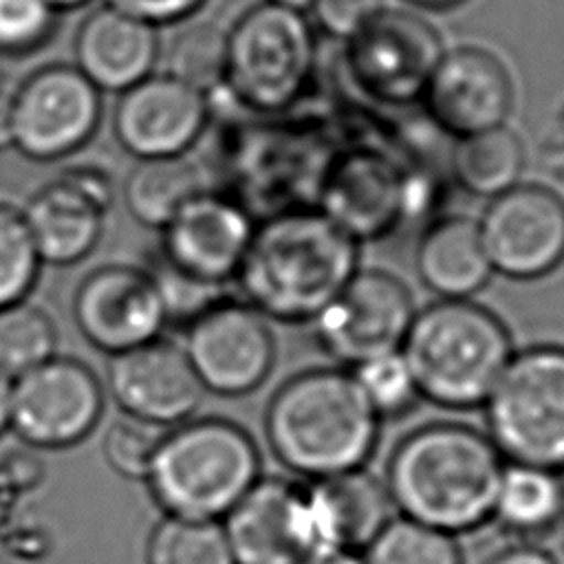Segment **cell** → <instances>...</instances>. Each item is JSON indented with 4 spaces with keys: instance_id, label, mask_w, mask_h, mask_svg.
<instances>
[{
    "instance_id": "6da1fadb",
    "label": "cell",
    "mask_w": 564,
    "mask_h": 564,
    "mask_svg": "<svg viewBox=\"0 0 564 564\" xmlns=\"http://www.w3.org/2000/svg\"><path fill=\"white\" fill-rule=\"evenodd\" d=\"M357 240L315 207L269 214L238 267L245 302L267 319L313 322L357 271Z\"/></svg>"
},
{
    "instance_id": "7a4b0ae2",
    "label": "cell",
    "mask_w": 564,
    "mask_h": 564,
    "mask_svg": "<svg viewBox=\"0 0 564 564\" xmlns=\"http://www.w3.org/2000/svg\"><path fill=\"white\" fill-rule=\"evenodd\" d=\"M505 465L480 430L427 423L399 441L383 485L403 518L456 538L491 520Z\"/></svg>"
},
{
    "instance_id": "3957f363",
    "label": "cell",
    "mask_w": 564,
    "mask_h": 564,
    "mask_svg": "<svg viewBox=\"0 0 564 564\" xmlns=\"http://www.w3.org/2000/svg\"><path fill=\"white\" fill-rule=\"evenodd\" d=\"M379 423L352 372L313 368L275 390L264 436L289 471L319 480L364 467L377 447Z\"/></svg>"
},
{
    "instance_id": "277c9868",
    "label": "cell",
    "mask_w": 564,
    "mask_h": 564,
    "mask_svg": "<svg viewBox=\"0 0 564 564\" xmlns=\"http://www.w3.org/2000/svg\"><path fill=\"white\" fill-rule=\"evenodd\" d=\"M401 357L427 399L447 410L480 408L513 355L507 326L471 300H438L416 311Z\"/></svg>"
},
{
    "instance_id": "5b68a950",
    "label": "cell",
    "mask_w": 564,
    "mask_h": 564,
    "mask_svg": "<svg viewBox=\"0 0 564 564\" xmlns=\"http://www.w3.org/2000/svg\"><path fill=\"white\" fill-rule=\"evenodd\" d=\"M260 467L247 430L198 419L163 434L145 480L167 516L218 522L260 480Z\"/></svg>"
},
{
    "instance_id": "8992f818",
    "label": "cell",
    "mask_w": 564,
    "mask_h": 564,
    "mask_svg": "<svg viewBox=\"0 0 564 564\" xmlns=\"http://www.w3.org/2000/svg\"><path fill=\"white\" fill-rule=\"evenodd\" d=\"M317 57L306 13L262 0L227 31L225 90L249 110H286L308 90Z\"/></svg>"
},
{
    "instance_id": "52a82bcc",
    "label": "cell",
    "mask_w": 564,
    "mask_h": 564,
    "mask_svg": "<svg viewBox=\"0 0 564 564\" xmlns=\"http://www.w3.org/2000/svg\"><path fill=\"white\" fill-rule=\"evenodd\" d=\"M485 408L487 436L507 463L564 471V348L513 352Z\"/></svg>"
},
{
    "instance_id": "ba28073f",
    "label": "cell",
    "mask_w": 564,
    "mask_h": 564,
    "mask_svg": "<svg viewBox=\"0 0 564 564\" xmlns=\"http://www.w3.org/2000/svg\"><path fill=\"white\" fill-rule=\"evenodd\" d=\"M416 315L410 289L390 271L357 269L311 322L319 348L346 366L401 350Z\"/></svg>"
},
{
    "instance_id": "9c48e42d",
    "label": "cell",
    "mask_w": 564,
    "mask_h": 564,
    "mask_svg": "<svg viewBox=\"0 0 564 564\" xmlns=\"http://www.w3.org/2000/svg\"><path fill=\"white\" fill-rule=\"evenodd\" d=\"M101 93L73 64H44L11 88L13 148L35 161L79 150L101 119Z\"/></svg>"
},
{
    "instance_id": "30bf717a",
    "label": "cell",
    "mask_w": 564,
    "mask_h": 564,
    "mask_svg": "<svg viewBox=\"0 0 564 564\" xmlns=\"http://www.w3.org/2000/svg\"><path fill=\"white\" fill-rule=\"evenodd\" d=\"M443 51L432 22L397 7H386L344 44L352 82L368 97L390 106L421 99Z\"/></svg>"
},
{
    "instance_id": "8fae6325",
    "label": "cell",
    "mask_w": 564,
    "mask_h": 564,
    "mask_svg": "<svg viewBox=\"0 0 564 564\" xmlns=\"http://www.w3.org/2000/svg\"><path fill=\"white\" fill-rule=\"evenodd\" d=\"M205 392L245 397L258 390L275 364L269 319L247 302L218 300L187 324L183 346Z\"/></svg>"
},
{
    "instance_id": "7c38bea8",
    "label": "cell",
    "mask_w": 564,
    "mask_h": 564,
    "mask_svg": "<svg viewBox=\"0 0 564 564\" xmlns=\"http://www.w3.org/2000/svg\"><path fill=\"white\" fill-rule=\"evenodd\" d=\"M494 273L538 280L564 262V198L540 183H518L489 200L478 220Z\"/></svg>"
},
{
    "instance_id": "4fadbf2b",
    "label": "cell",
    "mask_w": 564,
    "mask_h": 564,
    "mask_svg": "<svg viewBox=\"0 0 564 564\" xmlns=\"http://www.w3.org/2000/svg\"><path fill=\"white\" fill-rule=\"evenodd\" d=\"M104 394L79 361L51 357L13 377L9 425L35 447L59 449L82 441L99 421Z\"/></svg>"
},
{
    "instance_id": "5bb4252c",
    "label": "cell",
    "mask_w": 564,
    "mask_h": 564,
    "mask_svg": "<svg viewBox=\"0 0 564 564\" xmlns=\"http://www.w3.org/2000/svg\"><path fill=\"white\" fill-rule=\"evenodd\" d=\"M513 99L502 57L480 44H458L443 51L419 101L432 126L460 139L507 123Z\"/></svg>"
},
{
    "instance_id": "9a60e30c",
    "label": "cell",
    "mask_w": 564,
    "mask_h": 564,
    "mask_svg": "<svg viewBox=\"0 0 564 564\" xmlns=\"http://www.w3.org/2000/svg\"><path fill=\"white\" fill-rule=\"evenodd\" d=\"M223 520L234 564H300L319 551L308 485L260 478Z\"/></svg>"
},
{
    "instance_id": "2e32d148",
    "label": "cell",
    "mask_w": 564,
    "mask_h": 564,
    "mask_svg": "<svg viewBox=\"0 0 564 564\" xmlns=\"http://www.w3.org/2000/svg\"><path fill=\"white\" fill-rule=\"evenodd\" d=\"M207 123V95L170 73H152L119 93L112 115L117 141L139 161L187 154Z\"/></svg>"
},
{
    "instance_id": "e0dca14e",
    "label": "cell",
    "mask_w": 564,
    "mask_h": 564,
    "mask_svg": "<svg viewBox=\"0 0 564 564\" xmlns=\"http://www.w3.org/2000/svg\"><path fill=\"white\" fill-rule=\"evenodd\" d=\"M108 390L128 416L159 427L183 423L205 397L183 346L159 337L110 357Z\"/></svg>"
},
{
    "instance_id": "ac0fdd59",
    "label": "cell",
    "mask_w": 564,
    "mask_h": 564,
    "mask_svg": "<svg viewBox=\"0 0 564 564\" xmlns=\"http://www.w3.org/2000/svg\"><path fill=\"white\" fill-rule=\"evenodd\" d=\"M253 218L225 192H200L163 227L161 256L212 284L238 273L253 236Z\"/></svg>"
},
{
    "instance_id": "d6986e66",
    "label": "cell",
    "mask_w": 564,
    "mask_h": 564,
    "mask_svg": "<svg viewBox=\"0 0 564 564\" xmlns=\"http://www.w3.org/2000/svg\"><path fill=\"white\" fill-rule=\"evenodd\" d=\"M75 319L84 337L110 355L156 339L167 322L150 273L132 267L90 273L75 295Z\"/></svg>"
},
{
    "instance_id": "ffe728a7",
    "label": "cell",
    "mask_w": 564,
    "mask_h": 564,
    "mask_svg": "<svg viewBox=\"0 0 564 564\" xmlns=\"http://www.w3.org/2000/svg\"><path fill=\"white\" fill-rule=\"evenodd\" d=\"M161 53V29L101 0L73 37V66L101 95H119L156 73Z\"/></svg>"
},
{
    "instance_id": "44dd1931",
    "label": "cell",
    "mask_w": 564,
    "mask_h": 564,
    "mask_svg": "<svg viewBox=\"0 0 564 564\" xmlns=\"http://www.w3.org/2000/svg\"><path fill=\"white\" fill-rule=\"evenodd\" d=\"M108 203V183L84 170L42 187L22 212L40 260L73 264L88 256L101 236Z\"/></svg>"
},
{
    "instance_id": "7402d4cb",
    "label": "cell",
    "mask_w": 564,
    "mask_h": 564,
    "mask_svg": "<svg viewBox=\"0 0 564 564\" xmlns=\"http://www.w3.org/2000/svg\"><path fill=\"white\" fill-rule=\"evenodd\" d=\"M308 498L319 551H359L390 520L392 502L386 485L364 467L313 480Z\"/></svg>"
},
{
    "instance_id": "603a6c76",
    "label": "cell",
    "mask_w": 564,
    "mask_h": 564,
    "mask_svg": "<svg viewBox=\"0 0 564 564\" xmlns=\"http://www.w3.org/2000/svg\"><path fill=\"white\" fill-rule=\"evenodd\" d=\"M414 264L419 280L441 300H469L494 275L478 220L469 216L436 218L419 240Z\"/></svg>"
},
{
    "instance_id": "cb8c5ba5",
    "label": "cell",
    "mask_w": 564,
    "mask_h": 564,
    "mask_svg": "<svg viewBox=\"0 0 564 564\" xmlns=\"http://www.w3.org/2000/svg\"><path fill=\"white\" fill-rule=\"evenodd\" d=\"M491 520L522 540L555 533L564 520L562 471L507 463Z\"/></svg>"
},
{
    "instance_id": "d4e9b609",
    "label": "cell",
    "mask_w": 564,
    "mask_h": 564,
    "mask_svg": "<svg viewBox=\"0 0 564 564\" xmlns=\"http://www.w3.org/2000/svg\"><path fill=\"white\" fill-rule=\"evenodd\" d=\"M449 165L458 187L491 200L520 183L527 148L520 134L509 123H502L456 139Z\"/></svg>"
},
{
    "instance_id": "484cf974",
    "label": "cell",
    "mask_w": 564,
    "mask_h": 564,
    "mask_svg": "<svg viewBox=\"0 0 564 564\" xmlns=\"http://www.w3.org/2000/svg\"><path fill=\"white\" fill-rule=\"evenodd\" d=\"M205 189V172L187 154L141 159L126 178L123 198L139 223L163 229L185 203Z\"/></svg>"
},
{
    "instance_id": "4316f807",
    "label": "cell",
    "mask_w": 564,
    "mask_h": 564,
    "mask_svg": "<svg viewBox=\"0 0 564 564\" xmlns=\"http://www.w3.org/2000/svg\"><path fill=\"white\" fill-rule=\"evenodd\" d=\"M361 557L364 564H463L454 535L403 516L390 518L364 546Z\"/></svg>"
},
{
    "instance_id": "83f0119b",
    "label": "cell",
    "mask_w": 564,
    "mask_h": 564,
    "mask_svg": "<svg viewBox=\"0 0 564 564\" xmlns=\"http://www.w3.org/2000/svg\"><path fill=\"white\" fill-rule=\"evenodd\" d=\"M148 564H234L223 524L165 516L148 540Z\"/></svg>"
},
{
    "instance_id": "f1b7e54d",
    "label": "cell",
    "mask_w": 564,
    "mask_h": 564,
    "mask_svg": "<svg viewBox=\"0 0 564 564\" xmlns=\"http://www.w3.org/2000/svg\"><path fill=\"white\" fill-rule=\"evenodd\" d=\"M55 326L48 315L22 302L0 308V370L11 379L55 357Z\"/></svg>"
},
{
    "instance_id": "f546056e",
    "label": "cell",
    "mask_w": 564,
    "mask_h": 564,
    "mask_svg": "<svg viewBox=\"0 0 564 564\" xmlns=\"http://www.w3.org/2000/svg\"><path fill=\"white\" fill-rule=\"evenodd\" d=\"M227 70V31L205 22L187 26L174 37L167 55V70L203 95L225 86Z\"/></svg>"
},
{
    "instance_id": "4dcf8cb0",
    "label": "cell",
    "mask_w": 564,
    "mask_h": 564,
    "mask_svg": "<svg viewBox=\"0 0 564 564\" xmlns=\"http://www.w3.org/2000/svg\"><path fill=\"white\" fill-rule=\"evenodd\" d=\"M40 262L22 214L0 205V308L26 297Z\"/></svg>"
},
{
    "instance_id": "1f68e13d",
    "label": "cell",
    "mask_w": 564,
    "mask_h": 564,
    "mask_svg": "<svg viewBox=\"0 0 564 564\" xmlns=\"http://www.w3.org/2000/svg\"><path fill=\"white\" fill-rule=\"evenodd\" d=\"M352 377L379 419L403 416L421 399L401 352L359 364L352 368Z\"/></svg>"
},
{
    "instance_id": "d6a6232c",
    "label": "cell",
    "mask_w": 564,
    "mask_h": 564,
    "mask_svg": "<svg viewBox=\"0 0 564 564\" xmlns=\"http://www.w3.org/2000/svg\"><path fill=\"white\" fill-rule=\"evenodd\" d=\"M59 11L48 0H0V57H26L55 35Z\"/></svg>"
},
{
    "instance_id": "836d02e7",
    "label": "cell",
    "mask_w": 564,
    "mask_h": 564,
    "mask_svg": "<svg viewBox=\"0 0 564 564\" xmlns=\"http://www.w3.org/2000/svg\"><path fill=\"white\" fill-rule=\"evenodd\" d=\"M163 432L159 425L128 416L112 423L104 438V456L108 465L126 478H148Z\"/></svg>"
},
{
    "instance_id": "e575fe53",
    "label": "cell",
    "mask_w": 564,
    "mask_h": 564,
    "mask_svg": "<svg viewBox=\"0 0 564 564\" xmlns=\"http://www.w3.org/2000/svg\"><path fill=\"white\" fill-rule=\"evenodd\" d=\"M148 273L159 291L167 319H185L189 324L205 308L223 300L218 291L223 284H212L200 278H194L174 267L172 262H167L163 256H159V260Z\"/></svg>"
},
{
    "instance_id": "d590c367",
    "label": "cell",
    "mask_w": 564,
    "mask_h": 564,
    "mask_svg": "<svg viewBox=\"0 0 564 564\" xmlns=\"http://www.w3.org/2000/svg\"><path fill=\"white\" fill-rule=\"evenodd\" d=\"M386 7L388 0H313L308 9L328 40L346 44Z\"/></svg>"
},
{
    "instance_id": "8d00e7d4",
    "label": "cell",
    "mask_w": 564,
    "mask_h": 564,
    "mask_svg": "<svg viewBox=\"0 0 564 564\" xmlns=\"http://www.w3.org/2000/svg\"><path fill=\"white\" fill-rule=\"evenodd\" d=\"M156 29L178 24L196 15L207 0H101Z\"/></svg>"
},
{
    "instance_id": "74e56055",
    "label": "cell",
    "mask_w": 564,
    "mask_h": 564,
    "mask_svg": "<svg viewBox=\"0 0 564 564\" xmlns=\"http://www.w3.org/2000/svg\"><path fill=\"white\" fill-rule=\"evenodd\" d=\"M485 564H557V560L535 544H513L494 553Z\"/></svg>"
},
{
    "instance_id": "f35d334b",
    "label": "cell",
    "mask_w": 564,
    "mask_h": 564,
    "mask_svg": "<svg viewBox=\"0 0 564 564\" xmlns=\"http://www.w3.org/2000/svg\"><path fill=\"white\" fill-rule=\"evenodd\" d=\"M300 564H364V557L352 549H328L304 557Z\"/></svg>"
},
{
    "instance_id": "ab89813d",
    "label": "cell",
    "mask_w": 564,
    "mask_h": 564,
    "mask_svg": "<svg viewBox=\"0 0 564 564\" xmlns=\"http://www.w3.org/2000/svg\"><path fill=\"white\" fill-rule=\"evenodd\" d=\"M13 148V126H11V88L0 86V150Z\"/></svg>"
},
{
    "instance_id": "60d3db41",
    "label": "cell",
    "mask_w": 564,
    "mask_h": 564,
    "mask_svg": "<svg viewBox=\"0 0 564 564\" xmlns=\"http://www.w3.org/2000/svg\"><path fill=\"white\" fill-rule=\"evenodd\" d=\"M11 377L0 370V434L9 425V405H11Z\"/></svg>"
},
{
    "instance_id": "b9f144b4",
    "label": "cell",
    "mask_w": 564,
    "mask_h": 564,
    "mask_svg": "<svg viewBox=\"0 0 564 564\" xmlns=\"http://www.w3.org/2000/svg\"><path fill=\"white\" fill-rule=\"evenodd\" d=\"M414 9H427V11H447L454 7H460L467 0H405Z\"/></svg>"
},
{
    "instance_id": "7bdbcfd3",
    "label": "cell",
    "mask_w": 564,
    "mask_h": 564,
    "mask_svg": "<svg viewBox=\"0 0 564 564\" xmlns=\"http://www.w3.org/2000/svg\"><path fill=\"white\" fill-rule=\"evenodd\" d=\"M59 13H64V11H75V9H82V7H88L90 2H95V0H48Z\"/></svg>"
},
{
    "instance_id": "ee69618b",
    "label": "cell",
    "mask_w": 564,
    "mask_h": 564,
    "mask_svg": "<svg viewBox=\"0 0 564 564\" xmlns=\"http://www.w3.org/2000/svg\"><path fill=\"white\" fill-rule=\"evenodd\" d=\"M267 2H273V4H280V7H289V9H295V11H306L313 0H267Z\"/></svg>"
},
{
    "instance_id": "f6af8a7d",
    "label": "cell",
    "mask_w": 564,
    "mask_h": 564,
    "mask_svg": "<svg viewBox=\"0 0 564 564\" xmlns=\"http://www.w3.org/2000/svg\"><path fill=\"white\" fill-rule=\"evenodd\" d=\"M560 546H562V551H564V520H562V524H560Z\"/></svg>"
},
{
    "instance_id": "bcb514c9",
    "label": "cell",
    "mask_w": 564,
    "mask_h": 564,
    "mask_svg": "<svg viewBox=\"0 0 564 564\" xmlns=\"http://www.w3.org/2000/svg\"><path fill=\"white\" fill-rule=\"evenodd\" d=\"M2 84H4V79H2V73H0V86H2Z\"/></svg>"
}]
</instances>
